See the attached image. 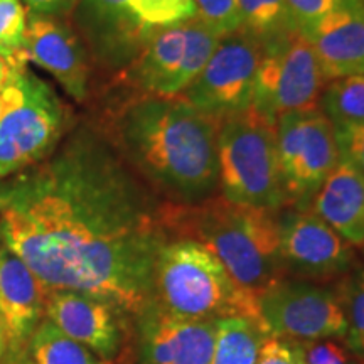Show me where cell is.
<instances>
[{
	"mask_svg": "<svg viewBox=\"0 0 364 364\" xmlns=\"http://www.w3.org/2000/svg\"><path fill=\"white\" fill-rule=\"evenodd\" d=\"M171 240V203L95 127L0 179V241L49 290L93 295L135 317L154 299Z\"/></svg>",
	"mask_w": 364,
	"mask_h": 364,
	"instance_id": "cell-1",
	"label": "cell"
},
{
	"mask_svg": "<svg viewBox=\"0 0 364 364\" xmlns=\"http://www.w3.org/2000/svg\"><path fill=\"white\" fill-rule=\"evenodd\" d=\"M218 129L182 97L132 93L100 130L164 201L191 206L218 194Z\"/></svg>",
	"mask_w": 364,
	"mask_h": 364,
	"instance_id": "cell-2",
	"label": "cell"
},
{
	"mask_svg": "<svg viewBox=\"0 0 364 364\" xmlns=\"http://www.w3.org/2000/svg\"><path fill=\"white\" fill-rule=\"evenodd\" d=\"M171 233L208 248L236 284L257 295L285 277L277 213L220 194L191 206L171 203Z\"/></svg>",
	"mask_w": 364,
	"mask_h": 364,
	"instance_id": "cell-3",
	"label": "cell"
},
{
	"mask_svg": "<svg viewBox=\"0 0 364 364\" xmlns=\"http://www.w3.org/2000/svg\"><path fill=\"white\" fill-rule=\"evenodd\" d=\"M154 284V299L174 316L262 321L258 295L236 284L215 255L194 240L174 238L161 250Z\"/></svg>",
	"mask_w": 364,
	"mask_h": 364,
	"instance_id": "cell-4",
	"label": "cell"
},
{
	"mask_svg": "<svg viewBox=\"0 0 364 364\" xmlns=\"http://www.w3.org/2000/svg\"><path fill=\"white\" fill-rule=\"evenodd\" d=\"M70 17L90 61L117 76L154 36L196 11L193 0H80Z\"/></svg>",
	"mask_w": 364,
	"mask_h": 364,
	"instance_id": "cell-5",
	"label": "cell"
},
{
	"mask_svg": "<svg viewBox=\"0 0 364 364\" xmlns=\"http://www.w3.org/2000/svg\"><path fill=\"white\" fill-rule=\"evenodd\" d=\"M218 189L236 204L272 213L285 208L275 124L253 108L220 122Z\"/></svg>",
	"mask_w": 364,
	"mask_h": 364,
	"instance_id": "cell-6",
	"label": "cell"
},
{
	"mask_svg": "<svg viewBox=\"0 0 364 364\" xmlns=\"http://www.w3.org/2000/svg\"><path fill=\"white\" fill-rule=\"evenodd\" d=\"M0 179L43 161L70 129V112L56 91L22 68L2 91Z\"/></svg>",
	"mask_w": 364,
	"mask_h": 364,
	"instance_id": "cell-7",
	"label": "cell"
},
{
	"mask_svg": "<svg viewBox=\"0 0 364 364\" xmlns=\"http://www.w3.org/2000/svg\"><path fill=\"white\" fill-rule=\"evenodd\" d=\"M220 39L198 17L166 27L115 80L136 95L181 97L206 66Z\"/></svg>",
	"mask_w": 364,
	"mask_h": 364,
	"instance_id": "cell-8",
	"label": "cell"
},
{
	"mask_svg": "<svg viewBox=\"0 0 364 364\" xmlns=\"http://www.w3.org/2000/svg\"><path fill=\"white\" fill-rule=\"evenodd\" d=\"M275 132L285 208L311 209L314 196L341 161L334 127L317 105L280 115Z\"/></svg>",
	"mask_w": 364,
	"mask_h": 364,
	"instance_id": "cell-9",
	"label": "cell"
},
{
	"mask_svg": "<svg viewBox=\"0 0 364 364\" xmlns=\"http://www.w3.org/2000/svg\"><path fill=\"white\" fill-rule=\"evenodd\" d=\"M262 44L253 110L277 124L284 113L317 107L326 80L311 41L297 29Z\"/></svg>",
	"mask_w": 364,
	"mask_h": 364,
	"instance_id": "cell-10",
	"label": "cell"
},
{
	"mask_svg": "<svg viewBox=\"0 0 364 364\" xmlns=\"http://www.w3.org/2000/svg\"><path fill=\"white\" fill-rule=\"evenodd\" d=\"M262 49V41L245 27L223 36L206 66L181 97L218 122L248 112Z\"/></svg>",
	"mask_w": 364,
	"mask_h": 364,
	"instance_id": "cell-11",
	"label": "cell"
},
{
	"mask_svg": "<svg viewBox=\"0 0 364 364\" xmlns=\"http://www.w3.org/2000/svg\"><path fill=\"white\" fill-rule=\"evenodd\" d=\"M262 322L275 338L289 341L344 339L348 322L334 285L284 279L258 295Z\"/></svg>",
	"mask_w": 364,
	"mask_h": 364,
	"instance_id": "cell-12",
	"label": "cell"
},
{
	"mask_svg": "<svg viewBox=\"0 0 364 364\" xmlns=\"http://www.w3.org/2000/svg\"><path fill=\"white\" fill-rule=\"evenodd\" d=\"M277 225L285 277L331 284L358 263L353 245L312 209H280Z\"/></svg>",
	"mask_w": 364,
	"mask_h": 364,
	"instance_id": "cell-13",
	"label": "cell"
},
{
	"mask_svg": "<svg viewBox=\"0 0 364 364\" xmlns=\"http://www.w3.org/2000/svg\"><path fill=\"white\" fill-rule=\"evenodd\" d=\"M132 321L139 364L211 363L218 318L174 316L152 299Z\"/></svg>",
	"mask_w": 364,
	"mask_h": 364,
	"instance_id": "cell-14",
	"label": "cell"
},
{
	"mask_svg": "<svg viewBox=\"0 0 364 364\" xmlns=\"http://www.w3.org/2000/svg\"><path fill=\"white\" fill-rule=\"evenodd\" d=\"M46 318L91 349L103 361H113L132 338L129 314L93 295L76 290H48Z\"/></svg>",
	"mask_w": 364,
	"mask_h": 364,
	"instance_id": "cell-15",
	"label": "cell"
},
{
	"mask_svg": "<svg viewBox=\"0 0 364 364\" xmlns=\"http://www.w3.org/2000/svg\"><path fill=\"white\" fill-rule=\"evenodd\" d=\"M24 53L27 59L51 73L73 100L78 103L88 100L91 61L68 19L27 12Z\"/></svg>",
	"mask_w": 364,
	"mask_h": 364,
	"instance_id": "cell-16",
	"label": "cell"
},
{
	"mask_svg": "<svg viewBox=\"0 0 364 364\" xmlns=\"http://www.w3.org/2000/svg\"><path fill=\"white\" fill-rule=\"evenodd\" d=\"M48 290L31 268L0 241V317L7 336L9 364L26 358L24 351L43 321Z\"/></svg>",
	"mask_w": 364,
	"mask_h": 364,
	"instance_id": "cell-17",
	"label": "cell"
},
{
	"mask_svg": "<svg viewBox=\"0 0 364 364\" xmlns=\"http://www.w3.org/2000/svg\"><path fill=\"white\" fill-rule=\"evenodd\" d=\"M302 34L311 41L326 83L364 73V0H348Z\"/></svg>",
	"mask_w": 364,
	"mask_h": 364,
	"instance_id": "cell-18",
	"label": "cell"
},
{
	"mask_svg": "<svg viewBox=\"0 0 364 364\" xmlns=\"http://www.w3.org/2000/svg\"><path fill=\"white\" fill-rule=\"evenodd\" d=\"M311 209L353 247H364V177L339 161L314 196Z\"/></svg>",
	"mask_w": 364,
	"mask_h": 364,
	"instance_id": "cell-19",
	"label": "cell"
},
{
	"mask_svg": "<svg viewBox=\"0 0 364 364\" xmlns=\"http://www.w3.org/2000/svg\"><path fill=\"white\" fill-rule=\"evenodd\" d=\"M270 332L260 318L233 316L216 321V338L209 364H255Z\"/></svg>",
	"mask_w": 364,
	"mask_h": 364,
	"instance_id": "cell-20",
	"label": "cell"
},
{
	"mask_svg": "<svg viewBox=\"0 0 364 364\" xmlns=\"http://www.w3.org/2000/svg\"><path fill=\"white\" fill-rule=\"evenodd\" d=\"M33 364H105L91 349L43 318L29 343Z\"/></svg>",
	"mask_w": 364,
	"mask_h": 364,
	"instance_id": "cell-21",
	"label": "cell"
},
{
	"mask_svg": "<svg viewBox=\"0 0 364 364\" xmlns=\"http://www.w3.org/2000/svg\"><path fill=\"white\" fill-rule=\"evenodd\" d=\"M317 105L332 125L364 122V73L327 81Z\"/></svg>",
	"mask_w": 364,
	"mask_h": 364,
	"instance_id": "cell-22",
	"label": "cell"
},
{
	"mask_svg": "<svg viewBox=\"0 0 364 364\" xmlns=\"http://www.w3.org/2000/svg\"><path fill=\"white\" fill-rule=\"evenodd\" d=\"M343 306L348 332L343 343L364 364V265L356 263L343 279L334 282Z\"/></svg>",
	"mask_w": 364,
	"mask_h": 364,
	"instance_id": "cell-23",
	"label": "cell"
},
{
	"mask_svg": "<svg viewBox=\"0 0 364 364\" xmlns=\"http://www.w3.org/2000/svg\"><path fill=\"white\" fill-rule=\"evenodd\" d=\"M243 27L262 43L297 31L285 0H238Z\"/></svg>",
	"mask_w": 364,
	"mask_h": 364,
	"instance_id": "cell-24",
	"label": "cell"
},
{
	"mask_svg": "<svg viewBox=\"0 0 364 364\" xmlns=\"http://www.w3.org/2000/svg\"><path fill=\"white\" fill-rule=\"evenodd\" d=\"M26 11L19 0H0V56L27 63L24 53Z\"/></svg>",
	"mask_w": 364,
	"mask_h": 364,
	"instance_id": "cell-25",
	"label": "cell"
},
{
	"mask_svg": "<svg viewBox=\"0 0 364 364\" xmlns=\"http://www.w3.org/2000/svg\"><path fill=\"white\" fill-rule=\"evenodd\" d=\"M196 17L223 38L243 27L238 0H193Z\"/></svg>",
	"mask_w": 364,
	"mask_h": 364,
	"instance_id": "cell-26",
	"label": "cell"
},
{
	"mask_svg": "<svg viewBox=\"0 0 364 364\" xmlns=\"http://www.w3.org/2000/svg\"><path fill=\"white\" fill-rule=\"evenodd\" d=\"M341 341L332 338L292 341V346L302 364H363Z\"/></svg>",
	"mask_w": 364,
	"mask_h": 364,
	"instance_id": "cell-27",
	"label": "cell"
},
{
	"mask_svg": "<svg viewBox=\"0 0 364 364\" xmlns=\"http://www.w3.org/2000/svg\"><path fill=\"white\" fill-rule=\"evenodd\" d=\"M334 127L339 159L364 177V122Z\"/></svg>",
	"mask_w": 364,
	"mask_h": 364,
	"instance_id": "cell-28",
	"label": "cell"
},
{
	"mask_svg": "<svg viewBox=\"0 0 364 364\" xmlns=\"http://www.w3.org/2000/svg\"><path fill=\"white\" fill-rule=\"evenodd\" d=\"M292 21L300 33L311 29L327 14L344 6L348 0H285Z\"/></svg>",
	"mask_w": 364,
	"mask_h": 364,
	"instance_id": "cell-29",
	"label": "cell"
},
{
	"mask_svg": "<svg viewBox=\"0 0 364 364\" xmlns=\"http://www.w3.org/2000/svg\"><path fill=\"white\" fill-rule=\"evenodd\" d=\"M255 364H297L292 343L289 339L270 336L263 343Z\"/></svg>",
	"mask_w": 364,
	"mask_h": 364,
	"instance_id": "cell-30",
	"label": "cell"
},
{
	"mask_svg": "<svg viewBox=\"0 0 364 364\" xmlns=\"http://www.w3.org/2000/svg\"><path fill=\"white\" fill-rule=\"evenodd\" d=\"M31 12L68 19L80 0H24Z\"/></svg>",
	"mask_w": 364,
	"mask_h": 364,
	"instance_id": "cell-31",
	"label": "cell"
},
{
	"mask_svg": "<svg viewBox=\"0 0 364 364\" xmlns=\"http://www.w3.org/2000/svg\"><path fill=\"white\" fill-rule=\"evenodd\" d=\"M22 68H26V63H16L0 56V93L7 88V85L12 81L14 75L22 70Z\"/></svg>",
	"mask_w": 364,
	"mask_h": 364,
	"instance_id": "cell-32",
	"label": "cell"
},
{
	"mask_svg": "<svg viewBox=\"0 0 364 364\" xmlns=\"http://www.w3.org/2000/svg\"><path fill=\"white\" fill-rule=\"evenodd\" d=\"M9 364V346H7V336L6 329H4L2 317H0V364Z\"/></svg>",
	"mask_w": 364,
	"mask_h": 364,
	"instance_id": "cell-33",
	"label": "cell"
},
{
	"mask_svg": "<svg viewBox=\"0 0 364 364\" xmlns=\"http://www.w3.org/2000/svg\"><path fill=\"white\" fill-rule=\"evenodd\" d=\"M4 107H6V105H4V98H2V93H0V118H2V113H4Z\"/></svg>",
	"mask_w": 364,
	"mask_h": 364,
	"instance_id": "cell-34",
	"label": "cell"
},
{
	"mask_svg": "<svg viewBox=\"0 0 364 364\" xmlns=\"http://www.w3.org/2000/svg\"><path fill=\"white\" fill-rule=\"evenodd\" d=\"M16 364H33V361H29V359L22 358V359H19V361H17Z\"/></svg>",
	"mask_w": 364,
	"mask_h": 364,
	"instance_id": "cell-35",
	"label": "cell"
},
{
	"mask_svg": "<svg viewBox=\"0 0 364 364\" xmlns=\"http://www.w3.org/2000/svg\"><path fill=\"white\" fill-rule=\"evenodd\" d=\"M290 343H292V341H290ZM294 351H295V349H294ZM295 359H297V364H302V363H300V359L297 358V354H295Z\"/></svg>",
	"mask_w": 364,
	"mask_h": 364,
	"instance_id": "cell-36",
	"label": "cell"
},
{
	"mask_svg": "<svg viewBox=\"0 0 364 364\" xmlns=\"http://www.w3.org/2000/svg\"><path fill=\"white\" fill-rule=\"evenodd\" d=\"M363 252H364V247H363Z\"/></svg>",
	"mask_w": 364,
	"mask_h": 364,
	"instance_id": "cell-37",
	"label": "cell"
}]
</instances>
